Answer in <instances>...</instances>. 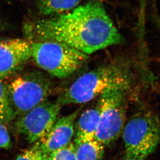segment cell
I'll return each instance as SVG.
<instances>
[{
  "mask_svg": "<svg viewBox=\"0 0 160 160\" xmlns=\"http://www.w3.org/2000/svg\"><path fill=\"white\" fill-rule=\"evenodd\" d=\"M141 6H145V3H146V0H141Z\"/></svg>",
  "mask_w": 160,
  "mask_h": 160,
  "instance_id": "ac0fdd59",
  "label": "cell"
},
{
  "mask_svg": "<svg viewBox=\"0 0 160 160\" xmlns=\"http://www.w3.org/2000/svg\"><path fill=\"white\" fill-rule=\"evenodd\" d=\"M138 160V159H134V158H128L127 157H125L123 158V159H122V160Z\"/></svg>",
  "mask_w": 160,
  "mask_h": 160,
  "instance_id": "e0dca14e",
  "label": "cell"
},
{
  "mask_svg": "<svg viewBox=\"0 0 160 160\" xmlns=\"http://www.w3.org/2000/svg\"><path fill=\"white\" fill-rule=\"evenodd\" d=\"M79 110L58 118L45 138L40 142L44 151L49 154L68 145L74 134V124Z\"/></svg>",
  "mask_w": 160,
  "mask_h": 160,
  "instance_id": "9c48e42d",
  "label": "cell"
},
{
  "mask_svg": "<svg viewBox=\"0 0 160 160\" xmlns=\"http://www.w3.org/2000/svg\"><path fill=\"white\" fill-rule=\"evenodd\" d=\"M48 160H76L75 144L71 142L67 146L50 152Z\"/></svg>",
  "mask_w": 160,
  "mask_h": 160,
  "instance_id": "9a60e30c",
  "label": "cell"
},
{
  "mask_svg": "<svg viewBox=\"0 0 160 160\" xmlns=\"http://www.w3.org/2000/svg\"><path fill=\"white\" fill-rule=\"evenodd\" d=\"M122 137L125 157L145 160L160 143V121L152 113H138L125 123Z\"/></svg>",
  "mask_w": 160,
  "mask_h": 160,
  "instance_id": "5b68a950",
  "label": "cell"
},
{
  "mask_svg": "<svg viewBox=\"0 0 160 160\" xmlns=\"http://www.w3.org/2000/svg\"><path fill=\"white\" fill-rule=\"evenodd\" d=\"M32 58V46L21 38L0 41V78L8 79L15 75Z\"/></svg>",
  "mask_w": 160,
  "mask_h": 160,
  "instance_id": "ba28073f",
  "label": "cell"
},
{
  "mask_svg": "<svg viewBox=\"0 0 160 160\" xmlns=\"http://www.w3.org/2000/svg\"><path fill=\"white\" fill-rule=\"evenodd\" d=\"M5 82L16 116H21L47 100L52 90L50 80L38 73L14 75Z\"/></svg>",
  "mask_w": 160,
  "mask_h": 160,
  "instance_id": "8992f818",
  "label": "cell"
},
{
  "mask_svg": "<svg viewBox=\"0 0 160 160\" xmlns=\"http://www.w3.org/2000/svg\"><path fill=\"white\" fill-rule=\"evenodd\" d=\"M100 110L98 105L89 109L80 115L76 125L75 145L95 139L98 127Z\"/></svg>",
  "mask_w": 160,
  "mask_h": 160,
  "instance_id": "30bf717a",
  "label": "cell"
},
{
  "mask_svg": "<svg viewBox=\"0 0 160 160\" xmlns=\"http://www.w3.org/2000/svg\"><path fill=\"white\" fill-rule=\"evenodd\" d=\"M49 154L42 149L39 142L18 155L15 160H48Z\"/></svg>",
  "mask_w": 160,
  "mask_h": 160,
  "instance_id": "5bb4252c",
  "label": "cell"
},
{
  "mask_svg": "<svg viewBox=\"0 0 160 160\" xmlns=\"http://www.w3.org/2000/svg\"><path fill=\"white\" fill-rule=\"evenodd\" d=\"M105 147L95 139L76 145V160H101Z\"/></svg>",
  "mask_w": 160,
  "mask_h": 160,
  "instance_id": "7c38bea8",
  "label": "cell"
},
{
  "mask_svg": "<svg viewBox=\"0 0 160 160\" xmlns=\"http://www.w3.org/2000/svg\"><path fill=\"white\" fill-rule=\"evenodd\" d=\"M12 147L10 135L5 123L0 120V148L8 150Z\"/></svg>",
  "mask_w": 160,
  "mask_h": 160,
  "instance_id": "2e32d148",
  "label": "cell"
},
{
  "mask_svg": "<svg viewBox=\"0 0 160 160\" xmlns=\"http://www.w3.org/2000/svg\"><path fill=\"white\" fill-rule=\"evenodd\" d=\"M81 0H36L38 9L45 16L61 14L78 6Z\"/></svg>",
  "mask_w": 160,
  "mask_h": 160,
  "instance_id": "8fae6325",
  "label": "cell"
},
{
  "mask_svg": "<svg viewBox=\"0 0 160 160\" xmlns=\"http://www.w3.org/2000/svg\"><path fill=\"white\" fill-rule=\"evenodd\" d=\"M38 41H54L89 56L123 42V38L98 1L77 6L69 12L33 24Z\"/></svg>",
  "mask_w": 160,
  "mask_h": 160,
  "instance_id": "6da1fadb",
  "label": "cell"
},
{
  "mask_svg": "<svg viewBox=\"0 0 160 160\" xmlns=\"http://www.w3.org/2000/svg\"><path fill=\"white\" fill-rule=\"evenodd\" d=\"M32 58L37 65L54 77L64 78L82 67L89 58L68 46L54 41L31 43Z\"/></svg>",
  "mask_w": 160,
  "mask_h": 160,
  "instance_id": "3957f363",
  "label": "cell"
},
{
  "mask_svg": "<svg viewBox=\"0 0 160 160\" xmlns=\"http://www.w3.org/2000/svg\"><path fill=\"white\" fill-rule=\"evenodd\" d=\"M128 89L110 88L99 98L100 117L95 139L105 147L113 143L122 133L126 121Z\"/></svg>",
  "mask_w": 160,
  "mask_h": 160,
  "instance_id": "277c9868",
  "label": "cell"
},
{
  "mask_svg": "<svg viewBox=\"0 0 160 160\" xmlns=\"http://www.w3.org/2000/svg\"><path fill=\"white\" fill-rule=\"evenodd\" d=\"M16 117L9 102L5 83L0 78V120L7 124L14 120Z\"/></svg>",
  "mask_w": 160,
  "mask_h": 160,
  "instance_id": "4fadbf2b",
  "label": "cell"
},
{
  "mask_svg": "<svg viewBox=\"0 0 160 160\" xmlns=\"http://www.w3.org/2000/svg\"><path fill=\"white\" fill-rule=\"evenodd\" d=\"M130 74L121 63H114L95 68L77 78L58 99L61 106L87 103L110 88H128Z\"/></svg>",
  "mask_w": 160,
  "mask_h": 160,
  "instance_id": "7a4b0ae2",
  "label": "cell"
},
{
  "mask_svg": "<svg viewBox=\"0 0 160 160\" xmlns=\"http://www.w3.org/2000/svg\"><path fill=\"white\" fill-rule=\"evenodd\" d=\"M61 105L45 101L18 117L15 123L17 132L30 143L42 142L57 120Z\"/></svg>",
  "mask_w": 160,
  "mask_h": 160,
  "instance_id": "52a82bcc",
  "label": "cell"
}]
</instances>
